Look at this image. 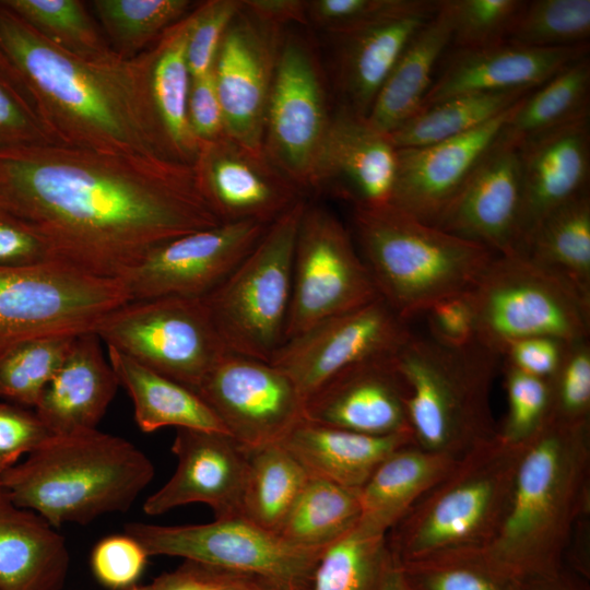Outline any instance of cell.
<instances>
[{
	"mask_svg": "<svg viewBox=\"0 0 590 590\" xmlns=\"http://www.w3.org/2000/svg\"><path fill=\"white\" fill-rule=\"evenodd\" d=\"M391 559L387 534L375 532L358 521L324 548L310 590H379Z\"/></svg>",
	"mask_w": 590,
	"mask_h": 590,
	"instance_id": "obj_40",
	"label": "cell"
},
{
	"mask_svg": "<svg viewBox=\"0 0 590 590\" xmlns=\"http://www.w3.org/2000/svg\"><path fill=\"white\" fill-rule=\"evenodd\" d=\"M408 387L394 355L340 373L305 400L306 421L355 433L385 436L410 432Z\"/></svg>",
	"mask_w": 590,
	"mask_h": 590,
	"instance_id": "obj_25",
	"label": "cell"
},
{
	"mask_svg": "<svg viewBox=\"0 0 590 590\" xmlns=\"http://www.w3.org/2000/svg\"><path fill=\"white\" fill-rule=\"evenodd\" d=\"M503 364V363H502ZM508 412L498 428L499 437L519 445L530 438L547 420L550 413V385L542 379L503 364Z\"/></svg>",
	"mask_w": 590,
	"mask_h": 590,
	"instance_id": "obj_48",
	"label": "cell"
},
{
	"mask_svg": "<svg viewBox=\"0 0 590 590\" xmlns=\"http://www.w3.org/2000/svg\"><path fill=\"white\" fill-rule=\"evenodd\" d=\"M438 7L439 0H416L401 12L332 35L340 107L368 116L400 55Z\"/></svg>",
	"mask_w": 590,
	"mask_h": 590,
	"instance_id": "obj_26",
	"label": "cell"
},
{
	"mask_svg": "<svg viewBox=\"0 0 590 590\" xmlns=\"http://www.w3.org/2000/svg\"><path fill=\"white\" fill-rule=\"evenodd\" d=\"M0 51L57 142L186 165L153 102L151 48L132 58L114 49L96 57L74 55L51 43L0 0Z\"/></svg>",
	"mask_w": 590,
	"mask_h": 590,
	"instance_id": "obj_2",
	"label": "cell"
},
{
	"mask_svg": "<svg viewBox=\"0 0 590 590\" xmlns=\"http://www.w3.org/2000/svg\"><path fill=\"white\" fill-rule=\"evenodd\" d=\"M172 451L177 458L176 470L144 502L146 515L160 516L187 504L203 503L215 519L241 516L249 449L226 433L177 428Z\"/></svg>",
	"mask_w": 590,
	"mask_h": 590,
	"instance_id": "obj_20",
	"label": "cell"
},
{
	"mask_svg": "<svg viewBox=\"0 0 590 590\" xmlns=\"http://www.w3.org/2000/svg\"><path fill=\"white\" fill-rule=\"evenodd\" d=\"M521 173L518 149L498 139L435 226L495 255L518 253Z\"/></svg>",
	"mask_w": 590,
	"mask_h": 590,
	"instance_id": "obj_21",
	"label": "cell"
},
{
	"mask_svg": "<svg viewBox=\"0 0 590 590\" xmlns=\"http://www.w3.org/2000/svg\"><path fill=\"white\" fill-rule=\"evenodd\" d=\"M452 23L445 0L409 42L366 117L377 130L391 133L422 108L439 58L451 44Z\"/></svg>",
	"mask_w": 590,
	"mask_h": 590,
	"instance_id": "obj_32",
	"label": "cell"
},
{
	"mask_svg": "<svg viewBox=\"0 0 590 590\" xmlns=\"http://www.w3.org/2000/svg\"><path fill=\"white\" fill-rule=\"evenodd\" d=\"M55 45L79 56L96 57L111 50L79 0H2Z\"/></svg>",
	"mask_w": 590,
	"mask_h": 590,
	"instance_id": "obj_45",
	"label": "cell"
},
{
	"mask_svg": "<svg viewBox=\"0 0 590 590\" xmlns=\"http://www.w3.org/2000/svg\"><path fill=\"white\" fill-rule=\"evenodd\" d=\"M359 489L310 476L278 534L303 548L323 550L359 521Z\"/></svg>",
	"mask_w": 590,
	"mask_h": 590,
	"instance_id": "obj_37",
	"label": "cell"
},
{
	"mask_svg": "<svg viewBox=\"0 0 590 590\" xmlns=\"http://www.w3.org/2000/svg\"><path fill=\"white\" fill-rule=\"evenodd\" d=\"M379 297L350 232L328 210L306 203L294 250L284 341Z\"/></svg>",
	"mask_w": 590,
	"mask_h": 590,
	"instance_id": "obj_13",
	"label": "cell"
},
{
	"mask_svg": "<svg viewBox=\"0 0 590 590\" xmlns=\"http://www.w3.org/2000/svg\"><path fill=\"white\" fill-rule=\"evenodd\" d=\"M131 300L119 279L62 261L0 266V352L33 338L76 335Z\"/></svg>",
	"mask_w": 590,
	"mask_h": 590,
	"instance_id": "obj_11",
	"label": "cell"
},
{
	"mask_svg": "<svg viewBox=\"0 0 590 590\" xmlns=\"http://www.w3.org/2000/svg\"><path fill=\"white\" fill-rule=\"evenodd\" d=\"M229 590H270V589L266 587L263 583L255 579L244 578L239 582H237L235 586H233Z\"/></svg>",
	"mask_w": 590,
	"mask_h": 590,
	"instance_id": "obj_62",
	"label": "cell"
},
{
	"mask_svg": "<svg viewBox=\"0 0 590 590\" xmlns=\"http://www.w3.org/2000/svg\"><path fill=\"white\" fill-rule=\"evenodd\" d=\"M118 386L99 338L92 331L80 333L34 411L52 435L96 429Z\"/></svg>",
	"mask_w": 590,
	"mask_h": 590,
	"instance_id": "obj_28",
	"label": "cell"
},
{
	"mask_svg": "<svg viewBox=\"0 0 590 590\" xmlns=\"http://www.w3.org/2000/svg\"><path fill=\"white\" fill-rule=\"evenodd\" d=\"M589 44L539 49L504 42L494 46L457 50L434 79L422 108L471 93L533 90L568 64L588 56Z\"/></svg>",
	"mask_w": 590,
	"mask_h": 590,
	"instance_id": "obj_27",
	"label": "cell"
},
{
	"mask_svg": "<svg viewBox=\"0 0 590 590\" xmlns=\"http://www.w3.org/2000/svg\"><path fill=\"white\" fill-rule=\"evenodd\" d=\"M107 346L196 391L227 352L203 298L131 300L92 330Z\"/></svg>",
	"mask_w": 590,
	"mask_h": 590,
	"instance_id": "obj_12",
	"label": "cell"
},
{
	"mask_svg": "<svg viewBox=\"0 0 590 590\" xmlns=\"http://www.w3.org/2000/svg\"><path fill=\"white\" fill-rule=\"evenodd\" d=\"M241 3L257 19L281 28L288 23L308 25L307 1L243 0Z\"/></svg>",
	"mask_w": 590,
	"mask_h": 590,
	"instance_id": "obj_59",
	"label": "cell"
},
{
	"mask_svg": "<svg viewBox=\"0 0 590 590\" xmlns=\"http://www.w3.org/2000/svg\"><path fill=\"white\" fill-rule=\"evenodd\" d=\"M188 120L194 138L200 143L215 140L225 134L224 117L213 71L191 79Z\"/></svg>",
	"mask_w": 590,
	"mask_h": 590,
	"instance_id": "obj_56",
	"label": "cell"
},
{
	"mask_svg": "<svg viewBox=\"0 0 590 590\" xmlns=\"http://www.w3.org/2000/svg\"><path fill=\"white\" fill-rule=\"evenodd\" d=\"M590 0L526 1L507 37L530 48L556 49L589 44Z\"/></svg>",
	"mask_w": 590,
	"mask_h": 590,
	"instance_id": "obj_43",
	"label": "cell"
},
{
	"mask_svg": "<svg viewBox=\"0 0 590 590\" xmlns=\"http://www.w3.org/2000/svg\"><path fill=\"white\" fill-rule=\"evenodd\" d=\"M59 261L45 243L0 208V266L23 267Z\"/></svg>",
	"mask_w": 590,
	"mask_h": 590,
	"instance_id": "obj_57",
	"label": "cell"
},
{
	"mask_svg": "<svg viewBox=\"0 0 590 590\" xmlns=\"http://www.w3.org/2000/svg\"><path fill=\"white\" fill-rule=\"evenodd\" d=\"M190 13L168 28L151 47V90L162 125L180 161L193 166L201 143L188 120L191 76L186 59Z\"/></svg>",
	"mask_w": 590,
	"mask_h": 590,
	"instance_id": "obj_34",
	"label": "cell"
},
{
	"mask_svg": "<svg viewBox=\"0 0 590 590\" xmlns=\"http://www.w3.org/2000/svg\"><path fill=\"white\" fill-rule=\"evenodd\" d=\"M148 553L129 534H117L102 539L91 554L94 576L111 590H123L137 585L142 575Z\"/></svg>",
	"mask_w": 590,
	"mask_h": 590,
	"instance_id": "obj_51",
	"label": "cell"
},
{
	"mask_svg": "<svg viewBox=\"0 0 590 590\" xmlns=\"http://www.w3.org/2000/svg\"><path fill=\"white\" fill-rule=\"evenodd\" d=\"M590 421L547 417L519 444L510 499L493 541L482 551L517 581L563 568L573 531L589 509Z\"/></svg>",
	"mask_w": 590,
	"mask_h": 590,
	"instance_id": "obj_3",
	"label": "cell"
},
{
	"mask_svg": "<svg viewBox=\"0 0 590 590\" xmlns=\"http://www.w3.org/2000/svg\"><path fill=\"white\" fill-rule=\"evenodd\" d=\"M503 358L476 341L444 346L414 333L394 355L406 387L408 423L414 444L461 458L498 435L491 390Z\"/></svg>",
	"mask_w": 590,
	"mask_h": 590,
	"instance_id": "obj_6",
	"label": "cell"
},
{
	"mask_svg": "<svg viewBox=\"0 0 590 590\" xmlns=\"http://www.w3.org/2000/svg\"><path fill=\"white\" fill-rule=\"evenodd\" d=\"M196 392L247 449L281 442L304 420L305 399L270 362L225 352Z\"/></svg>",
	"mask_w": 590,
	"mask_h": 590,
	"instance_id": "obj_16",
	"label": "cell"
},
{
	"mask_svg": "<svg viewBox=\"0 0 590 590\" xmlns=\"http://www.w3.org/2000/svg\"><path fill=\"white\" fill-rule=\"evenodd\" d=\"M310 475L281 442L250 449L240 514L278 532Z\"/></svg>",
	"mask_w": 590,
	"mask_h": 590,
	"instance_id": "obj_38",
	"label": "cell"
},
{
	"mask_svg": "<svg viewBox=\"0 0 590 590\" xmlns=\"http://www.w3.org/2000/svg\"><path fill=\"white\" fill-rule=\"evenodd\" d=\"M240 9L238 0H209L190 12L186 59L191 79L213 70L225 33Z\"/></svg>",
	"mask_w": 590,
	"mask_h": 590,
	"instance_id": "obj_50",
	"label": "cell"
},
{
	"mask_svg": "<svg viewBox=\"0 0 590 590\" xmlns=\"http://www.w3.org/2000/svg\"><path fill=\"white\" fill-rule=\"evenodd\" d=\"M115 51L132 58L143 52L196 7L189 0H94L91 2Z\"/></svg>",
	"mask_w": 590,
	"mask_h": 590,
	"instance_id": "obj_41",
	"label": "cell"
},
{
	"mask_svg": "<svg viewBox=\"0 0 590 590\" xmlns=\"http://www.w3.org/2000/svg\"><path fill=\"white\" fill-rule=\"evenodd\" d=\"M408 590H515L482 550L442 553L398 563Z\"/></svg>",
	"mask_w": 590,
	"mask_h": 590,
	"instance_id": "obj_44",
	"label": "cell"
},
{
	"mask_svg": "<svg viewBox=\"0 0 590 590\" xmlns=\"http://www.w3.org/2000/svg\"><path fill=\"white\" fill-rule=\"evenodd\" d=\"M281 444L303 464L310 476L361 489L385 458L414 441L410 432L374 436L304 418Z\"/></svg>",
	"mask_w": 590,
	"mask_h": 590,
	"instance_id": "obj_30",
	"label": "cell"
},
{
	"mask_svg": "<svg viewBox=\"0 0 590 590\" xmlns=\"http://www.w3.org/2000/svg\"><path fill=\"white\" fill-rule=\"evenodd\" d=\"M459 459L415 444L394 450L359 489V523L387 534Z\"/></svg>",
	"mask_w": 590,
	"mask_h": 590,
	"instance_id": "obj_31",
	"label": "cell"
},
{
	"mask_svg": "<svg viewBox=\"0 0 590 590\" xmlns=\"http://www.w3.org/2000/svg\"><path fill=\"white\" fill-rule=\"evenodd\" d=\"M428 337L437 343L462 349L475 342L476 322L470 292L441 299L425 314Z\"/></svg>",
	"mask_w": 590,
	"mask_h": 590,
	"instance_id": "obj_54",
	"label": "cell"
},
{
	"mask_svg": "<svg viewBox=\"0 0 590 590\" xmlns=\"http://www.w3.org/2000/svg\"><path fill=\"white\" fill-rule=\"evenodd\" d=\"M470 296L475 341L502 358L510 343L524 338H590V297L524 255H496Z\"/></svg>",
	"mask_w": 590,
	"mask_h": 590,
	"instance_id": "obj_9",
	"label": "cell"
},
{
	"mask_svg": "<svg viewBox=\"0 0 590 590\" xmlns=\"http://www.w3.org/2000/svg\"><path fill=\"white\" fill-rule=\"evenodd\" d=\"M590 116L564 125L517 149L521 173L518 253L551 213L589 192Z\"/></svg>",
	"mask_w": 590,
	"mask_h": 590,
	"instance_id": "obj_24",
	"label": "cell"
},
{
	"mask_svg": "<svg viewBox=\"0 0 590 590\" xmlns=\"http://www.w3.org/2000/svg\"><path fill=\"white\" fill-rule=\"evenodd\" d=\"M567 344L552 337L520 339L507 346L503 364L548 380L557 370Z\"/></svg>",
	"mask_w": 590,
	"mask_h": 590,
	"instance_id": "obj_55",
	"label": "cell"
},
{
	"mask_svg": "<svg viewBox=\"0 0 590 590\" xmlns=\"http://www.w3.org/2000/svg\"><path fill=\"white\" fill-rule=\"evenodd\" d=\"M282 28L243 8L232 21L213 66L225 134L263 151L267 108L282 42Z\"/></svg>",
	"mask_w": 590,
	"mask_h": 590,
	"instance_id": "obj_18",
	"label": "cell"
},
{
	"mask_svg": "<svg viewBox=\"0 0 590 590\" xmlns=\"http://www.w3.org/2000/svg\"><path fill=\"white\" fill-rule=\"evenodd\" d=\"M590 59L568 64L528 93L506 121L500 139L518 148L553 129L590 116Z\"/></svg>",
	"mask_w": 590,
	"mask_h": 590,
	"instance_id": "obj_35",
	"label": "cell"
},
{
	"mask_svg": "<svg viewBox=\"0 0 590 590\" xmlns=\"http://www.w3.org/2000/svg\"><path fill=\"white\" fill-rule=\"evenodd\" d=\"M305 206L300 199L270 223L244 260L202 297L227 352L270 362L284 342Z\"/></svg>",
	"mask_w": 590,
	"mask_h": 590,
	"instance_id": "obj_8",
	"label": "cell"
},
{
	"mask_svg": "<svg viewBox=\"0 0 590 590\" xmlns=\"http://www.w3.org/2000/svg\"><path fill=\"white\" fill-rule=\"evenodd\" d=\"M68 568L64 538L0 486V590H59Z\"/></svg>",
	"mask_w": 590,
	"mask_h": 590,
	"instance_id": "obj_29",
	"label": "cell"
},
{
	"mask_svg": "<svg viewBox=\"0 0 590 590\" xmlns=\"http://www.w3.org/2000/svg\"><path fill=\"white\" fill-rule=\"evenodd\" d=\"M452 23L451 45L471 50L502 44L526 1L445 0Z\"/></svg>",
	"mask_w": 590,
	"mask_h": 590,
	"instance_id": "obj_46",
	"label": "cell"
},
{
	"mask_svg": "<svg viewBox=\"0 0 590 590\" xmlns=\"http://www.w3.org/2000/svg\"><path fill=\"white\" fill-rule=\"evenodd\" d=\"M0 208L57 260L111 279L156 245L222 223L199 192L194 165L58 142L0 151Z\"/></svg>",
	"mask_w": 590,
	"mask_h": 590,
	"instance_id": "obj_1",
	"label": "cell"
},
{
	"mask_svg": "<svg viewBox=\"0 0 590 590\" xmlns=\"http://www.w3.org/2000/svg\"><path fill=\"white\" fill-rule=\"evenodd\" d=\"M125 533L149 556H173L255 579L270 590H310L323 550L303 548L243 516L203 524L131 522Z\"/></svg>",
	"mask_w": 590,
	"mask_h": 590,
	"instance_id": "obj_10",
	"label": "cell"
},
{
	"mask_svg": "<svg viewBox=\"0 0 590 590\" xmlns=\"http://www.w3.org/2000/svg\"><path fill=\"white\" fill-rule=\"evenodd\" d=\"M412 333L409 321L379 297L285 340L270 363L290 377L306 400L347 368L396 355Z\"/></svg>",
	"mask_w": 590,
	"mask_h": 590,
	"instance_id": "obj_15",
	"label": "cell"
},
{
	"mask_svg": "<svg viewBox=\"0 0 590 590\" xmlns=\"http://www.w3.org/2000/svg\"><path fill=\"white\" fill-rule=\"evenodd\" d=\"M108 361L118 382L129 393L134 420L142 432L163 427L226 433L225 427L192 389L161 375L107 346Z\"/></svg>",
	"mask_w": 590,
	"mask_h": 590,
	"instance_id": "obj_33",
	"label": "cell"
},
{
	"mask_svg": "<svg viewBox=\"0 0 590 590\" xmlns=\"http://www.w3.org/2000/svg\"><path fill=\"white\" fill-rule=\"evenodd\" d=\"M51 436L35 411L0 400V475Z\"/></svg>",
	"mask_w": 590,
	"mask_h": 590,
	"instance_id": "obj_53",
	"label": "cell"
},
{
	"mask_svg": "<svg viewBox=\"0 0 590 590\" xmlns=\"http://www.w3.org/2000/svg\"><path fill=\"white\" fill-rule=\"evenodd\" d=\"M74 338H33L0 352V400L34 409Z\"/></svg>",
	"mask_w": 590,
	"mask_h": 590,
	"instance_id": "obj_42",
	"label": "cell"
},
{
	"mask_svg": "<svg viewBox=\"0 0 590 590\" xmlns=\"http://www.w3.org/2000/svg\"><path fill=\"white\" fill-rule=\"evenodd\" d=\"M154 473L152 461L132 442L91 429L52 435L4 471L0 486L15 505L58 528L128 510Z\"/></svg>",
	"mask_w": 590,
	"mask_h": 590,
	"instance_id": "obj_4",
	"label": "cell"
},
{
	"mask_svg": "<svg viewBox=\"0 0 590 590\" xmlns=\"http://www.w3.org/2000/svg\"><path fill=\"white\" fill-rule=\"evenodd\" d=\"M518 447L497 435L461 457L388 531L392 558L483 551L507 511Z\"/></svg>",
	"mask_w": 590,
	"mask_h": 590,
	"instance_id": "obj_7",
	"label": "cell"
},
{
	"mask_svg": "<svg viewBox=\"0 0 590 590\" xmlns=\"http://www.w3.org/2000/svg\"><path fill=\"white\" fill-rule=\"evenodd\" d=\"M515 590H589L579 579L564 569L550 576H536L514 581Z\"/></svg>",
	"mask_w": 590,
	"mask_h": 590,
	"instance_id": "obj_60",
	"label": "cell"
},
{
	"mask_svg": "<svg viewBox=\"0 0 590 590\" xmlns=\"http://www.w3.org/2000/svg\"><path fill=\"white\" fill-rule=\"evenodd\" d=\"M353 208L358 252L379 296L406 321L472 291L496 256L392 204Z\"/></svg>",
	"mask_w": 590,
	"mask_h": 590,
	"instance_id": "obj_5",
	"label": "cell"
},
{
	"mask_svg": "<svg viewBox=\"0 0 590 590\" xmlns=\"http://www.w3.org/2000/svg\"><path fill=\"white\" fill-rule=\"evenodd\" d=\"M392 557V556H391ZM379 590H408L398 564L392 558L381 581Z\"/></svg>",
	"mask_w": 590,
	"mask_h": 590,
	"instance_id": "obj_61",
	"label": "cell"
},
{
	"mask_svg": "<svg viewBox=\"0 0 590 590\" xmlns=\"http://www.w3.org/2000/svg\"><path fill=\"white\" fill-rule=\"evenodd\" d=\"M590 297V194L551 213L536 227L523 253Z\"/></svg>",
	"mask_w": 590,
	"mask_h": 590,
	"instance_id": "obj_36",
	"label": "cell"
},
{
	"mask_svg": "<svg viewBox=\"0 0 590 590\" xmlns=\"http://www.w3.org/2000/svg\"><path fill=\"white\" fill-rule=\"evenodd\" d=\"M332 113L314 49L300 36H283L267 108L263 151L302 191L311 189Z\"/></svg>",
	"mask_w": 590,
	"mask_h": 590,
	"instance_id": "obj_14",
	"label": "cell"
},
{
	"mask_svg": "<svg viewBox=\"0 0 590 590\" xmlns=\"http://www.w3.org/2000/svg\"><path fill=\"white\" fill-rule=\"evenodd\" d=\"M533 90L452 96L423 108L389 137L397 149L425 146L451 139L487 123Z\"/></svg>",
	"mask_w": 590,
	"mask_h": 590,
	"instance_id": "obj_39",
	"label": "cell"
},
{
	"mask_svg": "<svg viewBox=\"0 0 590 590\" xmlns=\"http://www.w3.org/2000/svg\"><path fill=\"white\" fill-rule=\"evenodd\" d=\"M548 416L566 423L590 421V340L567 344L548 379Z\"/></svg>",
	"mask_w": 590,
	"mask_h": 590,
	"instance_id": "obj_49",
	"label": "cell"
},
{
	"mask_svg": "<svg viewBox=\"0 0 590 590\" xmlns=\"http://www.w3.org/2000/svg\"><path fill=\"white\" fill-rule=\"evenodd\" d=\"M199 192L222 223H272L302 198V190L264 152L226 134L200 145L194 163Z\"/></svg>",
	"mask_w": 590,
	"mask_h": 590,
	"instance_id": "obj_19",
	"label": "cell"
},
{
	"mask_svg": "<svg viewBox=\"0 0 590 590\" xmlns=\"http://www.w3.org/2000/svg\"><path fill=\"white\" fill-rule=\"evenodd\" d=\"M268 225L258 221L221 223L166 240L151 248L119 280L131 300L202 298L244 260Z\"/></svg>",
	"mask_w": 590,
	"mask_h": 590,
	"instance_id": "obj_17",
	"label": "cell"
},
{
	"mask_svg": "<svg viewBox=\"0 0 590 590\" xmlns=\"http://www.w3.org/2000/svg\"><path fill=\"white\" fill-rule=\"evenodd\" d=\"M47 142L57 141L43 122L21 79L0 51V151Z\"/></svg>",
	"mask_w": 590,
	"mask_h": 590,
	"instance_id": "obj_47",
	"label": "cell"
},
{
	"mask_svg": "<svg viewBox=\"0 0 590 590\" xmlns=\"http://www.w3.org/2000/svg\"><path fill=\"white\" fill-rule=\"evenodd\" d=\"M123 590H154L152 583L145 586L134 585Z\"/></svg>",
	"mask_w": 590,
	"mask_h": 590,
	"instance_id": "obj_63",
	"label": "cell"
},
{
	"mask_svg": "<svg viewBox=\"0 0 590 590\" xmlns=\"http://www.w3.org/2000/svg\"><path fill=\"white\" fill-rule=\"evenodd\" d=\"M517 103L487 123L461 135L425 146L398 149L397 178L390 204L421 222L435 225L498 141Z\"/></svg>",
	"mask_w": 590,
	"mask_h": 590,
	"instance_id": "obj_22",
	"label": "cell"
},
{
	"mask_svg": "<svg viewBox=\"0 0 590 590\" xmlns=\"http://www.w3.org/2000/svg\"><path fill=\"white\" fill-rule=\"evenodd\" d=\"M398 168V149L388 133L366 117L338 106L314 168L311 189L333 188L353 206L391 203Z\"/></svg>",
	"mask_w": 590,
	"mask_h": 590,
	"instance_id": "obj_23",
	"label": "cell"
},
{
	"mask_svg": "<svg viewBox=\"0 0 590 590\" xmlns=\"http://www.w3.org/2000/svg\"><path fill=\"white\" fill-rule=\"evenodd\" d=\"M416 0H312L307 1L308 24L335 35L401 12Z\"/></svg>",
	"mask_w": 590,
	"mask_h": 590,
	"instance_id": "obj_52",
	"label": "cell"
},
{
	"mask_svg": "<svg viewBox=\"0 0 590 590\" xmlns=\"http://www.w3.org/2000/svg\"><path fill=\"white\" fill-rule=\"evenodd\" d=\"M239 575L201 563L185 560L177 569L158 576L154 590H229L241 579Z\"/></svg>",
	"mask_w": 590,
	"mask_h": 590,
	"instance_id": "obj_58",
	"label": "cell"
}]
</instances>
